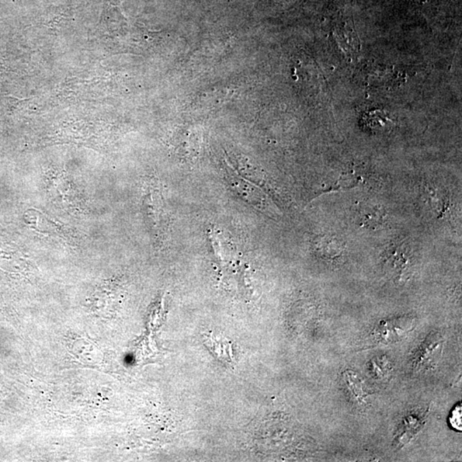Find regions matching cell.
Returning a JSON list of instances; mask_svg holds the SVG:
<instances>
[{
    "mask_svg": "<svg viewBox=\"0 0 462 462\" xmlns=\"http://www.w3.org/2000/svg\"><path fill=\"white\" fill-rule=\"evenodd\" d=\"M384 222V213L378 207H370L361 213V224L364 227H377Z\"/></svg>",
    "mask_w": 462,
    "mask_h": 462,
    "instance_id": "obj_6",
    "label": "cell"
},
{
    "mask_svg": "<svg viewBox=\"0 0 462 462\" xmlns=\"http://www.w3.org/2000/svg\"><path fill=\"white\" fill-rule=\"evenodd\" d=\"M227 172L229 183L232 189L235 190L246 203L270 216H275L277 214L275 205L259 187L242 178L235 172L234 170H227Z\"/></svg>",
    "mask_w": 462,
    "mask_h": 462,
    "instance_id": "obj_1",
    "label": "cell"
},
{
    "mask_svg": "<svg viewBox=\"0 0 462 462\" xmlns=\"http://www.w3.org/2000/svg\"><path fill=\"white\" fill-rule=\"evenodd\" d=\"M315 249L323 258L335 259L340 258L345 252V245L335 236H322L315 243Z\"/></svg>",
    "mask_w": 462,
    "mask_h": 462,
    "instance_id": "obj_3",
    "label": "cell"
},
{
    "mask_svg": "<svg viewBox=\"0 0 462 462\" xmlns=\"http://www.w3.org/2000/svg\"><path fill=\"white\" fill-rule=\"evenodd\" d=\"M387 259L388 262L391 264L392 268L395 270H405V266L408 262L406 253L399 248L391 250L388 253Z\"/></svg>",
    "mask_w": 462,
    "mask_h": 462,
    "instance_id": "obj_7",
    "label": "cell"
},
{
    "mask_svg": "<svg viewBox=\"0 0 462 462\" xmlns=\"http://www.w3.org/2000/svg\"><path fill=\"white\" fill-rule=\"evenodd\" d=\"M425 418L426 413H424L420 417L413 415L406 417L404 422H402L400 434L398 435L397 443L404 446L405 443H408L412 437L421 428Z\"/></svg>",
    "mask_w": 462,
    "mask_h": 462,
    "instance_id": "obj_4",
    "label": "cell"
},
{
    "mask_svg": "<svg viewBox=\"0 0 462 462\" xmlns=\"http://www.w3.org/2000/svg\"><path fill=\"white\" fill-rule=\"evenodd\" d=\"M343 380H345L347 388L357 401L363 402L368 397L366 389H365L362 380H360L358 374L351 370H346L343 373Z\"/></svg>",
    "mask_w": 462,
    "mask_h": 462,
    "instance_id": "obj_5",
    "label": "cell"
},
{
    "mask_svg": "<svg viewBox=\"0 0 462 462\" xmlns=\"http://www.w3.org/2000/svg\"><path fill=\"white\" fill-rule=\"evenodd\" d=\"M450 421L451 426H453V428L460 430H462V422H461V405H457L456 408L453 409V411L451 412Z\"/></svg>",
    "mask_w": 462,
    "mask_h": 462,
    "instance_id": "obj_8",
    "label": "cell"
},
{
    "mask_svg": "<svg viewBox=\"0 0 462 462\" xmlns=\"http://www.w3.org/2000/svg\"><path fill=\"white\" fill-rule=\"evenodd\" d=\"M443 339L439 334H430L417 351L413 364L416 367H430L439 361L442 354Z\"/></svg>",
    "mask_w": 462,
    "mask_h": 462,
    "instance_id": "obj_2",
    "label": "cell"
}]
</instances>
